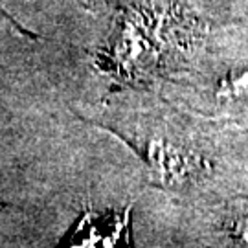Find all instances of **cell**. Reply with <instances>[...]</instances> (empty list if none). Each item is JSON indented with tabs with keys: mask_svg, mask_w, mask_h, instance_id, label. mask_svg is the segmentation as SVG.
Instances as JSON below:
<instances>
[{
	"mask_svg": "<svg viewBox=\"0 0 248 248\" xmlns=\"http://www.w3.org/2000/svg\"><path fill=\"white\" fill-rule=\"evenodd\" d=\"M153 155H155L160 173L168 178L171 184L184 182L195 171L191 155H187V151L180 149L173 143L156 142L153 147Z\"/></svg>",
	"mask_w": 248,
	"mask_h": 248,
	"instance_id": "obj_1",
	"label": "cell"
},
{
	"mask_svg": "<svg viewBox=\"0 0 248 248\" xmlns=\"http://www.w3.org/2000/svg\"><path fill=\"white\" fill-rule=\"evenodd\" d=\"M215 96L226 101H239L248 98V61L243 66L230 70L219 81Z\"/></svg>",
	"mask_w": 248,
	"mask_h": 248,
	"instance_id": "obj_2",
	"label": "cell"
},
{
	"mask_svg": "<svg viewBox=\"0 0 248 248\" xmlns=\"http://www.w3.org/2000/svg\"><path fill=\"white\" fill-rule=\"evenodd\" d=\"M239 239L248 245V222H245L243 226H239Z\"/></svg>",
	"mask_w": 248,
	"mask_h": 248,
	"instance_id": "obj_3",
	"label": "cell"
}]
</instances>
